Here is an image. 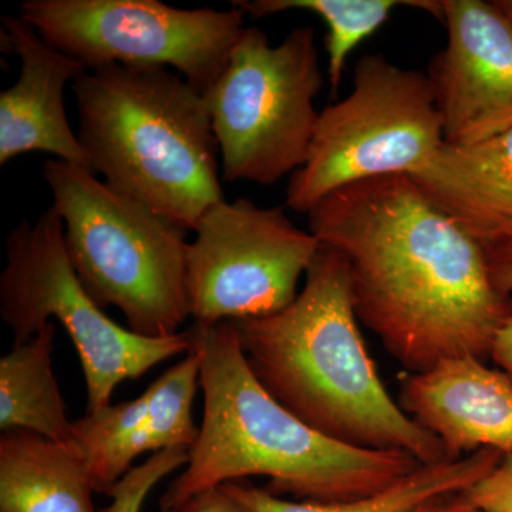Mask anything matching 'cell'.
Wrapping results in <instances>:
<instances>
[{"label": "cell", "instance_id": "7", "mask_svg": "<svg viewBox=\"0 0 512 512\" xmlns=\"http://www.w3.org/2000/svg\"><path fill=\"white\" fill-rule=\"evenodd\" d=\"M322 86L315 30L296 28L272 46L261 29H245L205 93L222 181L274 185L301 170L315 136Z\"/></svg>", "mask_w": 512, "mask_h": 512}, {"label": "cell", "instance_id": "27", "mask_svg": "<svg viewBox=\"0 0 512 512\" xmlns=\"http://www.w3.org/2000/svg\"><path fill=\"white\" fill-rule=\"evenodd\" d=\"M493 3L498 12L512 25V0H494Z\"/></svg>", "mask_w": 512, "mask_h": 512}, {"label": "cell", "instance_id": "25", "mask_svg": "<svg viewBox=\"0 0 512 512\" xmlns=\"http://www.w3.org/2000/svg\"><path fill=\"white\" fill-rule=\"evenodd\" d=\"M490 357L512 383V313L495 335Z\"/></svg>", "mask_w": 512, "mask_h": 512}, {"label": "cell", "instance_id": "8", "mask_svg": "<svg viewBox=\"0 0 512 512\" xmlns=\"http://www.w3.org/2000/svg\"><path fill=\"white\" fill-rule=\"evenodd\" d=\"M446 144L427 74L362 57L352 93L319 111L308 160L289 180L286 207L309 214L346 185L423 170Z\"/></svg>", "mask_w": 512, "mask_h": 512}, {"label": "cell", "instance_id": "28", "mask_svg": "<svg viewBox=\"0 0 512 512\" xmlns=\"http://www.w3.org/2000/svg\"><path fill=\"white\" fill-rule=\"evenodd\" d=\"M436 505H431V507L424 508V510H421L419 512H434V507H436Z\"/></svg>", "mask_w": 512, "mask_h": 512}, {"label": "cell", "instance_id": "16", "mask_svg": "<svg viewBox=\"0 0 512 512\" xmlns=\"http://www.w3.org/2000/svg\"><path fill=\"white\" fill-rule=\"evenodd\" d=\"M504 454L481 448L456 461L421 464L390 487L369 497L339 503L289 501L249 483L224 484L254 512H419L466 493L503 460Z\"/></svg>", "mask_w": 512, "mask_h": 512}, {"label": "cell", "instance_id": "14", "mask_svg": "<svg viewBox=\"0 0 512 512\" xmlns=\"http://www.w3.org/2000/svg\"><path fill=\"white\" fill-rule=\"evenodd\" d=\"M409 177L484 249L512 244V128L478 143H446Z\"/></svg>", "mask_w": 512, "mask_h": 512}, {"label": "cell", "instance_id": "12", "mask_svg": "<svg viewBox=\"0 0 512 512\" xmlns=\"http://www.w3.org/2000/svg\"><path fill=\"white\" fill-rule=\"evenodd\" d=\"M400 407L456 461L481 448L512 454V383L484 360L460 357L407 373Z\"/></svg>", "mask_w": 512, "mask_h": 512}, {"label": "cell", "instance_id": "1", "mask_svg": "<svg viewBox=\"0 0 512 512\" xmlns=\"http://www.w3.org/2000/svg\"><path fill=\"white\" fill-rule=\"evenodd\" d=\"M308 217L320 245L345 259L357 319L407 372L490 357L512 298L495 288L484 248L409 175L346 185Z\"/></svg>", "mask_w": 512, "mask_h": 512}, {"label": "cell", "instance_id": "23", "mask_svg": "<svg viewBox=\"0 0 512 512\" xmlns=\"http://www.w3.org/2000/svg\"><path fill=\"white\" fill-rule=\"evenodd\" d=\"M173 512H254L234 497L224 485L195 495Z\"/></svg>", "mask_w": 512, "mask_h": 512}, {"label": "cell", "instance_id": "17", "mask_svg": "<svg viewBox=\"0 0 512 512\" xmlns=\"http://www.w3.org/2000/svg\"><path fill=\"white\" fill-rule=\"evenodd\" d=\"M56 322L36 336L13 345L0 359V429L33 431L46 439L73 441V421L67 416L55 372Z\"/></svg>", "mask_w": 512, "mask_h": 512}, {"label": "cell", "instance_id": "19", "mask_svg": "<svg viewBox=\"0 0 512 512\" xmlns=\"http://www.w3.org/2000/svg\"><path fill=\"white\" fill-rule=\"evenodd\" d=\"M73 441L92 474L97 493L106 494L131 470L148 444V396L110 404L73 421Z\"/></svg>", "mask_w": 512, "mask_h": 512}, {"label": "cell", "instance_id": "13", "mask_svg": "<svg viewBox=\"0 0 512 512\" xmlns=\"http://www.w3.org/2000/svg\"><path fill=\"white\" fill-rule=\"evenodd\" d=\"M2 22L3 43L22 66L16 83L0 93V164L40 151L92 170L64 107V89L86 67L50 46L20 16Z\"/></svg>", "mask_w": 512, "mask_h": 512}, {"label": "cell", "instance_id": "2", "mask_svg": "<svg viewBox=\"0 0 512 512\" xmlns=\"http://www.w3.org/2000/svg\"><path fill=\"white\" fill-rule=\"evenodd\" d=\"M204 417L187 468L160 500L173 512L195 495L248 477L295 501L339 503L369 497L421 463L397 450H366L323 436L276 402L249 369L232 322L192 325Z\"/></svg>", "mask_w": 512, "mask_h": 512}, {"label": "cell", "instance_id": "26", "mask_svg": "<svg viewBox=\"0 0 512 512\" xmlns=\"http://www.w3.org/2000/svg\"><path fill=\"white\" fill-rule=\"evenodd\" d=\"M434 512H484L471 507L466 501L461 500L460 497L450 498V500L443 501L434 507Z\"/></svg>", "mask_w": 512, "mask_h": 512}, {"label": "cell", "instance_id": "10", "mask_svg": "<svg viewBox=\"0 0 512 512\" xmlns=\"http://www.w3.org/2000/svg\"><path fill=\"white\" fill-rule=\"evenodd\" d=\"M187 256V296L195 325L264 318L298 296L318 255L319 239L289 220L284 208L241 198L202 215Z\"/></svg>", "mask_w": 512, "mask_h": 512}, {"label": "cell", "instance_id": "15", "mask_svg": "<svg viewBox=\"0 0 512 512\" xmlns=\"http://www.w3.org/2000/svg\"><path fill=\"white\" fill-rule=\"evenodd\" d=\"M92 474L74 441L33 431L0 437V512H96Z\"/></svg>", "mask_w": 512, "mask_h": 512}, {"label": "cell", "instance_id": "21", "mask_svg": "<svg viewBox=\"0 0 512 512\" xmlns=\"http://www.w3.org/2000/svg\"><path fill=\"white\" fill-rule=\"evenodd\" d=\"M188 460L190 448L187 447L165 448L154 453L107 491L111 504L101 512H141L151 490L168 474L187 466Z\"/></svg>", "mask_w": 512, "mask_h": 512}, {"label": "cell", "instance_id": "3", "mask_svg": "<svg viewBox=\"0 0 512 512\" xmlns=\"http://www.w3.org/2000/svg\"><path fill=\"white\" fill-rule=\"evenodd\" d=\"M305 286L281 312L232 320L249 369L266 392L323 436L366 450L448 461L443 444L394 402L359 329L348 268L320 247Z\"/></svg>", "mask_w": 512, "mask_h": 512}, {"label": "cell", "instance_id": "9", "mask_svg": "<svg viewBox=\"0 0 512 512\" xmlns=\"http://www.w3.org/2000/svg\"><path fill=\"white\" fill-rule=\"evenodd\" d=\"M20 18L87 70L167 67L202 93L244 33L238 8L181 9L158 0H25Z\"/></svg>", "mask_w": 512, "mask_h": 512}, {"label": "cell", "instance_id": "22", "mask_svg": "<svg viewBox=\"0 0 512 512\" xmlns=\"http://www.w3.org/2000/svg\"><path fill=\"white\" fill-rule=\"evenodd\" d=\"M484 512H512V454H505L493 471L458 495Z\"/></svg>", "mask_w": 512, "mask_h": 512}, {"label": "cell", "instance_id": "24", "mask_svg": "<svg viewBox=\"0 0 512 512\" xmlns=\"http://www.w3.org/2000/svg\"><path fill=\"white\" fill-rule=\"evenodd\" d=\"M487 255L488 269L495 288L504 295L512 293V244L484 249Z\"/></svg>", "mask_w": 512, "mask_h": 512}, {"label": "cell", "instance_id": "11", "mask_svg": "<svg viewBox=\"0 0 512 512\" xmlns=\"http://www.w3.org/2000/svg\"><path fill=\"white\" fill-rule=\"evenodd\" d=\"M446 47L429 80L447 144L464 146L512 128V25L493 2L443 0Z\"/></svg>", "mask_w": 512, "mask_h": 512}, {"label": "cell", "instance_id": "18", "mask_svg": "<svg viewBox=\"0 0 512 512\" xmlns=\"http://www.w3.org/2000/svg\"><path fill=\"white\" fill-rule=\"evenodd\" d=\"M232 5L254 18H266L288 10H308L318 15L328 28L325 49L333 93L338 92L350 53L377 32L394 9L410 6L430 13L441 22L444 19L443 0H237Z\"/></svg>", "mask_w": 512, "mask_h": 512}, {"label": "cell", "instance_id": "4", "mask_svg": "<svg viewBox=\"0 0 512 512\" xmlns=\"http://www.w3.org/2000/svg\"><path fill=\"white\" fill-rule=\"evenodd\" d=\"M93 173L194 231L222 191L220 147L205 93L167 67L87 70L72 84Z\"/></svg>", "mask_w": 512, "mask_h": 512}, {"label": "cell", "instance_id": "6", "mask_svg": "<svg viewBox=\"0 0 512 512\" xmlns=\"http://www.w3.org/2000/svg\"><path fill=\"white\" fill-rule=\"evenodd\" d=\"M0 318L15 345L59 322L79 353L86 382L87 414L110 406L119 384L146 375L164 360L190 353L191 330L146 338L111 320L90 298L67 254L64 224L56 208L22 221L6 238L0 275Z\"/></svg>", "mask_w": 512, "mask_h": 512}, {"label": "cell", "instance_id": "5", "mask_svg": "<svg viewBox=\"0 0 512 512\" xmlns=\"http://www.w3.org/2000/svg\"><path fill=\"white\" fill-rule=\"evenodd\" d=\"M43 177L64 224L77 278L101 309L114 306L146 338L180 333L191 318L188 229L101 181L89 168L46 160Z\"/></svg>", "mask_w": 512, "mask_h": 512}, {"label": "cell", "instance_id": "20", "mask_svg": "<svg viewBox=\"0 0 512 512\" xmlns=\"http://www.w3.org/2000/svg\"><path fill=\"white\" fill-rule=\"evenodd\" d=\"M200 389V360L194 352L170 367L146 390L150 451L194 446L200 427L192 416L195 394Z\"/></svg>", "mask_w": 512, "mask_h": 512}]
</instances>
